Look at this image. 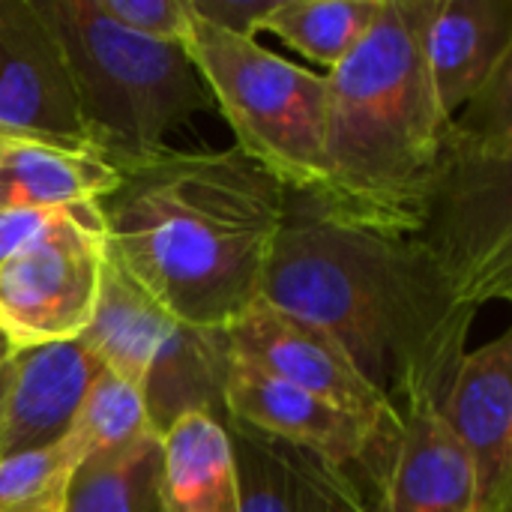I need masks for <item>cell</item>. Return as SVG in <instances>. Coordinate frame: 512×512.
<instances>
[{
  "label": "cell",
  "mask_w": 512,
  "mask_h": 512,
  "mask_svg": "<svg viewBox=\"0 0 512 512\" xmlns=\"http://www.w3.org/2000/svg\"><path fill=\"white\" fill-rule=\"evenodd\" d=\"M6 138H15V135H9V132H3V129H0V144H3Z\"/></svg>",
  "instance_id": "obj_31"
},
{
  "label": "cell",
  "mask_w": 512,
  "mask_h": 512,
  "mask_svg": "<svg viewBox=\"0 0 512 512\" xmlns=\"http://www.w3.org/2000/svg\"><path fill=\"white\" fill-rule=\"evenodd\" d=\"M474 312L512 297V153L465 135L453 120L438 171L396 237Z\"/></svg>",
  "instance_id": "obj_6"
},
{
  "label": "cell",
  "mask_w": 512,
  "mask_h": 512,
  "mask_svg": "<svg viewBox=\"0 0 512 512\" xmlns=\"http://www.w3.org/2000/svg\"><path fill=\"white\" fill-rule=\"evenodd\" d=\"M75 90L87 147L114 168L150 159L213 96L183 45L135 36L93 0H36Z\"/></svg>",
  "instance_id": "obj_4"
},
{
  "label": "cell",
  "mask_w": 512,
  "mask_h": 512,
  "mask_svg": "<svg viewBox=\"0 0 512 512\" xmlns=\"http://www.w3.org/2000/svg\"><path fill=\"white\" fill-rule=\"evenodd\" d=\"M375 512H387V507H384V498H378V504H375Z\"/></svg>",
  "instance_id": "obj_30"
},
{
  "label": "cell",
  "mask_w": 512,
  "mask_h": 512,
  "mask_svg": "<svg viewBox=\"0 0 512 512\" xmlns=\"http://www.w3.org/2000/svg\"><path fill=\"white\" fill-rule=\"evenodd\" d=\"M147 432H153V429H150V420L144 411L141 390L129 381L117 378L108 369H102L93 378V384L75 414V423L69 429V435L81 447L84 459L123 450V447L135 444L138 438H144Z\"/></svg>",
  "instance_id": "obj_22"
},
{
  "label": "cell",
  "mask_w": 512,
  "mask_h": 512,
  "mask_svg": "<svg viewBox=\"0 0 512 512\" xmlns=\"http://www.w3.org/2000/svg\"><path fill=\"white\" fill-rule=\"evenodd\" d=\"M510 60V0H432L426 66L438 105L450 120Z\"/></svg>",
  "instance_id": "obj_14"
},
{
  "label": "cell",
  "mask_w": 512,
  "mask_h": 512,
  "mask_svg": "<svg viewBox=\"0 0 512 512\" xmlns=\"http://www.w3.org/2000/svg\"><path fill=\"white\" fill-rule=\"evenodd\" d=\"M222 426L234 450L240 512H375L378 501L354 474L231 417Z\"/></svg>",
  "instance_id": "obj_12"
},
{
  "label": "cell",
  "mask_w": 512,
  "mask_h": 512,
  "mask_svg": "<svg viewBox=\"0 0 512 512\" xmlns=\"http://www.w3.org/2000/svg\"><path fill=\"white\" fill-rule=\"evenodd\" d=\"M512 60L504 63L489 84L453 117V123L498 153H512Z\"/></svg>",
  "instance_id": "obj_24"
},
{
  "label": "cell",
  "mask_w": 512,
  "mask_h": 512,
  "mask_svg": "<svg viewBox=\"0 0 512 512\" xmlns=\"http://www.w3.org/2000/svg\"><path fill=\"white\" fill-rule=\"evenodd\" d=\"M81 459L84 453L72 435L51 447L0 459V512L57 510Z\"/></svg>",
  "instance_id": "obj_23"
},
{
  "label": "cell",
  "mask_w": 512,
  "mask_h": 512,
  "mask_svg": "<svg viewBox=\"0 0 512 512\" xmlns=\"http://www.w3.org/2000/svg\"><path fill=\"white\" fill-rule=\"evenodd\" d=\"M6 384H9V366H6V372L0 375V405H3V396H6Z\"/></svg>",
  "instance_id": "obj_29"
},
{
  "label": "cell",
  "mask_w": 512,
  "mask_h": 512,
  "mask_svg": "<svg viewBox=\"0 0 512 512\" xmlns=\"http://www.w3.org/2000/svg\"><path fill=\"white\" fill-rule=\"evenodd\" d=\"M225 333L231 354L240 363L336 405L366 426L375 441L390 450L396 447V408L360 375L342 345L321 327L258 297L225 327Z\"/></svg>",
  "instance_id": "obj_8"
},
{
  "label": "cell",
  "mask_w": 512,
  "mask_h": 512,
  "mask_svg": "<svg viewBox=\"0 0 512 512\" xmlns=\"http://www.w3.org/2000/svg\"><path fill=\"white\" fill-rule=\"evenodd\" d=\"M105 264L96 204H78L0 264V333L21 351L69 342L90 324Z\"/></svg>",
  "instance_id": "obj_7"
},
{
  "label": "cell",
  "mask_w": 512,
  "mask_h": 512,
  "mask_svg": "<svg viewBox=\"0 0 512 512\" xmlns=\"http://www.w3.org/2000/svg\"><path fill=\"white\" fill-rule=\"evenodd\" d=\"M60 512H165L162 435L147 432L123 450L81 459Z\"/></svg>",
  "instance_id": "obj_20"
},
{
  "label": "cell",
  "mask_w": 512,
  "mask_h": 512,
  "mask_svg": "<svg viewBox=\"0 0 512 512\" xmlns=\"http://www.w3.org/2000/svg\"><path fill=\"white\" fill-rule=\"evenodd\" d=\"M261 300L333 336L396 414L423 399L441 405L477 318L402 240L333 219L297 192Z\"/></svg>",
  "instance_id": "obj_1"
},
{
  "label": "cell",
  "mask_w": 512,
  "mask_h": 512,
  "mask_svg": "<svg viewBox=\"0 0 512 512\" xmlns=\"http://www.w3.org/2000/svg\"><path fill=\"white\" fill-rule=\"evenodd\" d=\"M429 12L432 0H384L366 39L324 72L327 189L312 201L387 237L408 234L450 132L426 66Z\"/></svg>",
  "instance_id": "obj_3"
},
{
  "label": "cell",
  "mask_w": 512,
  "mask_h": 512,
  "mask_svg": "<svg viewBox=\"0 0 512 512\" xmlns=\"http://www.w3.org/2000/svg\"><path fill=\"white\" fill-rule=\"evenodd\" d=\"M96 201L111 258L174 318L228 327L261 297L288 189L237 147L162 150Z\"/></svg>",
  "instance_id": "obj_2"
},
{
  "label": "cell",
  "mask_w": 512,
  "mask_h": 512,
  "mask_svg": "<svg viewBox=\"0 0 512 512\" xmlns=\"http://www.w3.org/2000/svg\"><path fill=\"white\" fill-rule=\"evenodd\" d=\"M225 327H192L171 321L141 384L150 429L165 435L189 414L225 420V384L231 372Z\"/></svg>",
  "instance_id": "obj_16"
},
{
  "label": "cell",
  "mask_w": 512,
  "mask_h": 512,
  "mask_svg": "<svg viewBox=\"0 0 512 512\" xmlns=\"http://www.w3.org/2000/svg\"><path fill=\"white\" fill-rule=\"evenodd\" d=\"M273 6L276 0H189V9L201 21L243 39H255Z\"/></svg>",
  "instance_id": "obj_26"
},
{
  "label": "cell",
  "mask_w": 512,
  "mask_h": 512,
  "mask_svg": "<svg viewBox=\"0 0 512 512\" xmlns=\"http://www.w3.org/2000/svg\"><path fill=\"white\" fill-rule=\"evenodd\" d=\"M183 48L228 120L234 147L288 192L321 198L327 189L324 72L303 69L255 39L231 36L195 12Z\"/></svg>",
  "instance_id": "obj_5"
},
{
  "label": "cell",
  "mask_w": 512,
  "mask_h": 512,
  "mask_svg": "<svg viewBox=\"0 0 512 512\" xmlns=\"http://www.w3.org/2000/svg\"><path fill=\"white\" fill-rule=\"evenodd\" d=\"M99 372L81 339L15 351L0 405V459L63 441Z\"/></svg>",
  "instance_id": "obj_13"
},
{
  "label": "cell",
  "mask_w": 512,
  "mask_h": 512,
  "mask_svg": "<svg viewBox=\"0 0 512 512\" xmlns=\"http://www.w3.org/2000/svg\"><path fill=\"white\" fill-rule=\"evenodd\" d=\"M381 498L387 512H474L471 459L435 402L402 408Z\"/></svg>",
  "instance_id": "obj_15"
},
{
  "label": "cell",
  "mask_w": 512,
  "mask_h": 512,
  "mask_svg": "<svg viewBox=\"0 0 512 512\" xmlns=\"http://www.w3.org/2000/svg\"><path fill=\"white\" fill-rule=\"evenodd\" d=\"M474 471V512H512V333L465 351L438 405Z\"/></svg>",
  "instance_id": "obj_11"
},
{
  "label": "cell",
  "mask_w": 512,
  "mask_h": 512,
  "mask_svg": "<svg viewBox=\"0 0 512 512\" xmlns=\"http://www.w3.org/2000/svg\"><path fill=\"white\" fill-rule=\"evenodd\" d=\"M15 351H18V348H15V345H12V342H9V339L0 333V375H3V372H6V366L12 363Z\"/></svg>",
  "instance_id": "obj_28"
},
{
  "label": "cell",
  "mask_w": 512,
  "mask_h": 512,
  "mask_svg": "<svg viewBox=\"0 0 512 512\" xmlns=\"http://www.w3.org/2000/svg\"><path fill=\"white\" fill-rule=\"evenodd\" d=\"M120 180V171L87 147L33 138L0 144V210H66L96 204Z\"/></svg>",
  "instance_id": "obj_17"
},
{
  "label": "cell",
  "mask_w": 512,
  "mask_h": 512,
  "mask_svg": "<svg viewBox=\"0 0 512 512\" xmlns=\"http://www.w3.org/2000/svg\"><path fill=\"white\" fill-rule=\"evenodd\" d=\"M225 417L300 450H309L324 462L354 474L357 480L360 474H366L375 495L384 492L393 462L390 447L375 441L366 426H360L336 405L300 387L261 375L237 357L231 360L225 384Z\"/></svg>",
  "instance_id": "obj_9"
},
{
  "label": "cell",
  "mask_w": 512,
  "mask_h": 512,
  "mask_svg": "<svg viewBox=\"0 0 512 512\" xmlns=\"http://www.w3.org/2000/svg\"><path fill=\"white\" fill-rule=\"evenodd\" d=\"M0 129L87 147L63 51L36 0H0Z\"/></svg>",
  "instance_id": "obj_10"
},
{
  "label": "cell",
  "mask_w": 512,
  "mask_h": 512,
  "mask_svg": "<svg viewBox=\"0 0 512 512\" xmlns=\"http://www.w3.org/2000/svg\"><path fill=\"white\" fill-rule=\"evenodd\" d=\"M93 6L117 27L153 42L183 45L192 24L189 0H93Z\"/></svg>",
  "instance_id": "obj_25"
},
{
  "label": "cell",
  "mask_w": 512,
  "mask_h": 512,
  "mask_svg": "<svg viewBox=\"0 0 512 512\" xmlns=\"http://www.w3.org/2000/svg\"><path fill=\"white\" fill-rule=\"evenodd\" d=\"M165 512H240L237 465L222 420L189 414L162 435Z\"/></svg>",
  "instance_id": "obj_19"
},
{
  "label": "cell",
  "mask_w": 512,
  "mask_h": 512,
  "mask_svg": "<svg viewBox=\"0 0 512 512\" xmlns=\"http://www.w3.org/2000/svg\"><path fill=\"white\" fill-rule=\"evenodd\" d=\"M48 512H60V507H57V510H48Z\"/></svg>",
  "instance_id": "obj_32"
},
{
  "label": "cell",
  "mask_w": 512,
  "mask_h": 512,
  "mask_svg": "<svg viewBox=\"0 0 512 512\" xmlns=\"http://www.w3.org/2000/svg\"><path fill=\"white\" fill-rule=\"evenodd\" d=\"M60 210H0V264L39 237Z\"/></svg>",
  "instance_id": "obj_27"
},
{
  "label": "cell",
  "mask_w": 512,
  "mask_h": 512,
  "mask_svg": "<svg viewBox=\"0 0 512 512\" xmlns=\"http://www.w3.org/2000/svg\"><path fill=\"white\" fill-rule=\"evenodd\" d=\"M171 321L174 318L111 258L105 246L96 306L90 324L78 336L81 345L102 363V369L141 390Z\"/></svg>",
  "instance_id": "obj_18"
},
{
  "label": "cell",
  "mask_w": 512,
  "mask_h": 512,
  "mask_svg": "<svg viewBox=\"0 0 512 512\" xmlns=\"http://www.w3.org/2000/svg\"><path fill=\"white\" fill-rule=\"evenodd\" d=\"M381 6L384 0H276L261 30L330 72L366 39Z\"/></svg>",
  "instance_id": "obj_21"
}]
</instances>
